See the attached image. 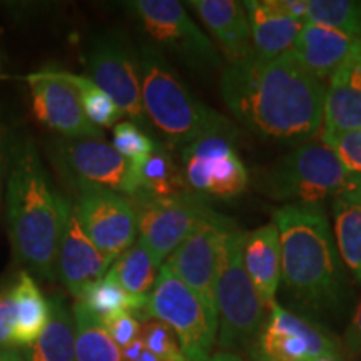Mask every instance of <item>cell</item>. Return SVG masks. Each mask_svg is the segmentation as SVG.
Returning <instances> with one entry per match:
<instances>
[{"instance_id": "1", "label": "cell", "mask_w": 361, "mask_h": 361, "mask_svg": "<svg viewBox=\"0 0 361 361\" xmlns=\"http://www.w3.org/2000/svg\"><path fill=\"white\" fill-rule=\"evenodd\" d=\"M221 96L239 123L268 141L300 146L322 133L326 85L291 51L274 59L255 54L228 64Z\"/></svg>"}, {"instance_id": "2", "label": "cell", "mask_w": 361, "mask_h": 361, "mask_svg": "<svg viewBox=\"0 0 361 361\" xmlns=\"http://www.w3.org/2000/svg\"><path fill=\"white\" fill-rule=\"evenodd\" d=\"M281 241V279L293 300L311 313L345 303L346 278L323 204L291 202L273 213Z\"/></svg>"}, {"instance_id": "3", "label": "cell", "mask_w": 361, "mask_h": 361, "mask_svg": "<svg viewBox=\"0 0 361 361\" xmlns=\"http://www.w3.org/2000/svg\"><path fill=\"white\" fill-rule=\"evenodd\" d=\"M7 168V228L13 258L37 276L54 281L64 196L54 189L30 141L12 147Z\"/></svg>"}, {"instance_id": "4", "label": "cell", "mask_w": 361, "mask_h": 361, "mask_svg": "<svg viewBox=\"0 0 361 361\" xmlns=\"http://www.w3.org/2000/svg\"><path fill=\"white\" fill-rule=\"evenodd\" d=\"M142 106L149 124L173 146L188 147L211 135L233 139L236 129L186 87L164 52L152 44L139 47Z\"/></svg>"}, {"instance_id": "5", "label": "cell", "mask_w": 361, "mask_h": 361, "mask_svg": "<svg viewBox=\"0 0 361 361\" xmlns=\"http://www.w3.org/2000/svg\"><path fill=\"white\" fill-rule=\"evenodd\" d=\"M259 189L271 200L322 204L326 200L361 194V176L346 168L323 141L295 146L259 178Z\"/></svg>"}, {"instance_id": "6", "label": "cell", "mask_w": 361, "mask_h": 361, "mask_svg": "<svg viewBox=\"0 0 361 361\" xmlns=\"http://www.w3.org/2000/svg\"><path fill=\"white\" fill-rule=\"evenodd\" d=\"M247 233L233 223L221 246L216 308H218V348L226 353L247 350L263 326L268 311L261 305L245 266Z\"/></svg>"}, {"instance_id": "7", "label": "cell", "mask_w": 361, "mask_h": 361, "mask_svg": "<svg viewBox=\"0 0 361 361\" xmlns=\"http://www.w3.org/2000/svg\"><path fill=\"white\" fill-rule=\"evenodd\" d=\"M142 316L168 324L188 361L211 358L218 326L211 322L200 298L166 264L161 266L154 286L149 291Z\"/></svg>"}, {"instance_id": "8", "label": "cell", "mask_w": 361, "mask_h": 361, "mask_svg": "<svg viewBox=\"0 0 361 361\" xmlns=\"http://www.w3.org/2000/svg\"><path fill=\"white\" fill-rule=\"evenodd\" d=\"M130 201L137 213V239L159 266L213 211L206 197L191 189L173 196L135 194Z\"/></svg>"}, {"instance_id": "9", "label": "cell", "mask_w": 361, "mask_h": 361, "mask_svg": "<svg viewBox=\"0 0 361 361\" xmlns=\"http://www.w3.org/2000/svg\"><path fill=\"white\" fill-rule=\"evenodd\" d=\"M126 6L156 45L180 59L191 69L209 72L221 67L218 47L189 17L180 2L134 0Z\"/></svg>"}, {"instance_id": "10", "label": "cell", "mask_w": 361, "mask_h": 361, "mask_svg": "<svg viewBox=\"0 0 361 361\" xmlns=\"http://www.w3.org/2000/svg\"><path fill=\"white\" fill-rule=\"evenodd\" d=\"M87 78L109 94L130 123L146 130L149 126L141 94L139 56L117 32L99 34L90 40L84 56Z\"/></svg>"}, {"instance_id": "11", "label": "cell", "mask_w": 361, "mask_h": 361, "mask_svg": "<svg viewBox=\"0 0 361 361\" xmlns=\"http://www.w3.org/2000/svg\"><path fill=\"white\" fill-rule=\"evenodd\" d=\"M234 221L213 209L169 256L166 266L200 298L207 316L218 326L216 281L221 246Z\"/></svg>"}, {"instance_id": "12", "label": "cell", "mask_w": 361, "mask_h": 361, "mask_svg": "<svg viewBox=\"0 0 361 361\" xmlns=\"http://www.w3.org/2000/svg\"><path fill=\"white\" fill-rule=\"evenodd\" d=\"M333 351L338 343L324 329L276 303L246 353L251 361H313Z\"/></svg>"}, {"instance_id": "13", "label": "cell", "mask_w": 361, "mask_h": 361, "mask_svg": "<svg viewBox=\"0 0 361 361\" xmlns=\"http://www.w3.org/2000/svg\"><path fill=\"white\" fill-rule=\"evenodd\" d=\"M183 166L188 188L206 200H231L241 196L250 184L245 162L229 137L211 135L184 147Z\"/></svg>"}, {"instance_id": "14", "label": "cell", "mask_w": 361, "mask_h": 361, "mask_svg": "<svg viewBox=\"0 0 361 361\" xmlns=\"http://www.w3.org/2000/svg\"><path fill=\"white\" fill-rule=\"evenodd\" d=\"M54 156L78 189H107L126 197L135 194L133 164L102 139H64Z\"/></svg>"}, {"instance_id": "15", "label": "cell", "mask_w": 361, "mask_h": 361, "mask_svg": "<svg viewBox=\"0 0 361 361\" xmlns=\"http://www.w3.org/2000/svg\"><path fill=\"white\" fill-rule=\"evenodd\" d=\"M75 213L84 231L112 263L137 241V213L129 197L107 189H78Z\"/></svg>"}, {"instance_id": "16", "label": "cell", "mask_w": 361, "mask_h": 361, "mask_svg": "<svg viewBox=\"0 0 361 361\" xmlns=\"http://www.w3.org/2000/svg\"><path fill=\"white\" fill-rule=\"evenodd\" d=\"M32 96L34 114L49 129L66 139H101L102 129L85 116L78 89L61 71L45 69L27 78Z\"/></svg>"}, {"instance_id": "17", "label": "cell", "mask_w": 361, "mask_h": 361, "mask_svg": "<svg viewBox=\"0 0 361 361\" xmlns=\"http://www.w3.org/2000/svg\"><path fill=\"white\" fill-rule=\"evenodd\" d=\"M112 261L102 255L85 234L75 213L74 202L64 197L61 241L57 252V279L67 288L75 300L90 283L97 281L109 273Z\"/></svg>"}, {"instance_id": "18", "label": "cell", "mask_w": 361, "mask_h": 361, "mask_svg": "<svg viewBox=\"0 0 361 361\" xmlns=\"http://www.w3.org/2000/svg\"><path fill=\"white\" fill-rule=\"evenodd\" d=\"M361 129V39L328 79L323 134Z\"/></svg>"}, {"instance_id": "19", "label": "cell", "mask_w": 361, "mask_h": 361, "mask_svg": "<svg viewBox=\"0 0 361 361\" xmlns=\"http://www.w3.org/2000/svg\"><path fill=\"white\" fill-rule=\"evenodd\" d=\"M188 6L200 16L228 64H238L255 56L245 4L238 0H192Z\"/></svg>"}, {"instance_id": "20", "label": "cell", "mask_w": 361, "mask_h": 361, "mask_svg": "<svg viewBox=\"0 0 361 361\" xmlns=\"http://www.w3.org/2000/svg\"><path fill=\"white\" fill-rule=\"evenodd\" d=\"M245 4L251 27L255 54L261 59H274L290 52L305 22L293 19L283 0H247Z\"/></svg>"}, {"instance_id": "21", "label": "cell", "mask_w": 361, "mask_h": 361, "mask_svg": "<svg viewBox=\"0 0 361 361\" xmlns=\"http://www.w3.org/2000/svg\"><path fill=\"white\" fill-rule=\"evenodd\" d=\"M245 266L261 305L269 313L276 305V293L281 281V241L273 221L247 233Z\"/></svg>"}, {"instance_id": "22", "label": "cell", "mask_w": 361, "mask_h": 361, "mask_svg": "<svg viewBox=\"0 0 361 361\" xmlns=\"http://www.w3.org/2000/svg\"><path fill=\"white\" fill-rule=\"evenodd\" d=\"M356 40L329 27L305 22L291 52L322 82L328 80L353 51Z\"/></svg>"}, {"instance_id": "23", "label": "cell", "mask_w": 361, "mask_h": 361, "mask_svg": "<svg viewBox=\"0 0 361 361\" xmlns=\"http://www.w3.org/2000/svg\"><path fill=\"white\" fill-rule=\"evenodd\" d=\"M12 300L13 314H16L13 348L16 346L29 348L42 335L51 316V305L29 273H22L19 279L12 284Z\"/></svg>"}, {"instance_id": "24", "label": "cell", "mask_w": 361, "mask_h": 361, "mask_svg": "<svg viewBox=\"0 0 361 361\" xmlns=\"http://www.w3.org/2000/svg\"><path fill=\"white\" fill-rule=\"evenodd\" d=\"M51 316L42 335L27 348V361H78L75 360V329L72 311L61 295L49 300Z\"/></svg>"}, {"instance_id": "25", "label": "cell", "mask_w": 361, "mask_h": 361, "mask_svg": "<svg viewBox=\"0 0 361 361\" xmlns=\"http://www.w3.org/2000/svg\"><path fill=\"white\" fill-rule=\"evenodd\" d=\"M133 178L135 194L173 196L189 189L184 174L176 168L173 157L162 146H156L151 154L134 162Z\"/></svg>"}, {"instance_id": "26", "label": "cell", "mask_w": 361, "mask_h": 361, "mask_svg": "<svg viewBox=\"0 0 361 361\" xmlns=\"http://www.w3.org/2000/svg\"><path fill=\"white\" fill-rule=\"evenodd\" d=\"M331 211L340 258L361 283V194L336 197L331 201Z\"/></svg>"}, {"instance_id": "27", "label": "cell", "mask_w": 361, "mask_h": 361, "mask_svg": "<svg viewBox=\"0 0 361 361\" xmlns=\"http://www.w3.org/2000/svg\"><path fill=\"white\" fill-rule=\"evenodd\" d=\"M75 329V360L123 361V351L106 331L104 324L80 301L72 306Z\"/></svg>"}, {"instance_id": "28", "label": "cell", "mask_w": 361, "mask_h": 361, "mask_svg": "<svg viewBox=\"0 0 361 361\" xmlns=\"http://www.w3.org/2000/svg\"><path fill=\"white\" fill-rule=\"evenodd\" d=\"M90 313H92L99 322L104 323L112 316L130 311L135 316H142L146 308V296H134L123 290L119 283L111 276L109 273L97 281L90 283L87 288L79 296V300Z\"/></svg>"}, {"instance_id": "29", "label": "cell", "mask_w": 361, "mask_h": 361, "mask_svg": "<svg viewBox=\"0 0 361 361\" xmlns=\"http://www.w3.org/2000/svg\"><path fill=\"white\" fill-rule=\"evenodd\" d=\"M161 266L141 241H135L128 251L112 263L109 274L129 295L146 296L154 286Z\"/></svg>"}, {"instance_id": "30", "label": "cell", "mask_w": 361, "mask_h": 361, "mask_svg": "<svg viewBox=\"0 0 361 361\" xmlns=\"http://www.w3.org/2000/svg\"><path fill=\"white\" fill-rule=\"evenodd\" d=\"M306 22L329 27L353 39H361V2L308 0Z\"/></svg>"}, {"instance_id": "31", "label": "cell", "mask_w": 361, "mask_h": 361, "mask_svg": "<svg viewBox=\"0 0 361 361\" xmlns=\"http://www.w3.org/2000/svg\"><path fill=\"white\" fill-rule=\"evenodd\" d=\"M61 72L62 75L78 89L85 116H87V119L96 126V128H111V126H116L117 121L124 116L123 111L117 107V104L112 101L109 94L104 92V90L99 87V85L94 84L87 75L72 74V72L66 71Z\"/></svg>"}, {"instance_id": "32", "label": "cell", "mask_w": 361, "mask_h": 361, "mask_svg": "<svg viewBox=\"0 0 361 361\" xmlns=\"http://www.w3.org/2000/svg\"><path fill=\"white\" fill-rule=\"evenodd\" d=\"M112 146L124 159L134 164V162L141 161L151 154L157 144L137 124L130 123V121H124V123H117L114 126Z\"/></svg>"}, {"instance_id": "33", "label": "cell", "mask_w": 361, "mask_h": 361, "mask_svg": "<svg viewBox=\"0 0 361 361\" xmlns=\"http://www.w3.org/2000/svg\"><path fill=\"white\" fill-rule=\"evenodd\" d=\"M139 338L142 340L144 346L161 361H188L184 358L174 331L162 322H157V319L144 322Z\"/></svg>"}, {"instance_id": "34", "label": "cell", "mask_w": 361, "mask_h": 361, "mask_svg": "<svg viewBox=\"0 0 361 361\" xmlns=\"http://www.w3.org/2000/svg\"><path fill=\"white\" fill-rule=\"evenodd\" d=\"M322 141L333 149L351 173L361 176V129L322 135Z\"/></svg>"}, {"instance_id": "35", "label": "cell", "mask_w": 361, "mask_h": 361, "mask_svg": "<svg viewBox=\"0 0 361 361\" xmlns=\"http://www.w3.org/2000/svg\"><path fill=\"white\" fill-rule=\"evenodd\" d=\"M102 324L121 350L129 346L135 340H139V336H141V323H139L137 316L130 313V311H124V313L112 316V318L106 319Z\"/></svg>"}, {"instance_id": "36", "label": "cell", "mask_w": 361, "mask_h": 361, "mask_svg": "<svg viewBox=\"0 0 361 361\" xmlns=\"http://www.w3.org/2000/svg\"><path fill=\"white\" fill-rule=\"evenodd\" d=\"M13 314L12 286L0 290V348H13Z\"/></svg>"}, {"instance_id": "37", "label": "cell", "mask_w": 361, "mask_h": 361, "mask_svg": "<svg viewBox=\"0 0 361 361\" xmlns=\"http://www.w3.org/2000/svg\"><path fill=\"white\" fill-rule=\"evenodd\" d=\"M343 343H345L346 350H348L351 355L361 356V303L358 305V308H356L353 318H351V323L348 324V329H346Z\"/></svg>"}, {"instance_id": "38", "label": "cell", "mask_w": 361, "mask_h": 361, "mask_svg": "<svg viewBox=\"0 0 361 361\" xmlns=\"http://www.w3.org/2000/svg\"><path fill=\"white\" fill-rule=\"evenodd\" d=\"M121 351H123V361H161L144 346L141 338L130 343L129 346H126Z\"/></svg>"}, {"instance_id": "39", "label": "cell", "mask_w": 361, "mask_h": 361, "mask_svg": "<svg viewBox=\"0 0 361 361\" xmlns=\"http://www.w3.org/2000/svg\"><path fill=\"white\" fill-rule=\"evenodd\" d=\"M0 361H27V358L16 348H0Z\"/></svg>"}, {"instance_id": "40", "label": "cell", "mask_w": 361, "mask_h": 361, "mask_svg": "<svg viewBox=\"0 0 361 361\" xmlns=\"http://www.w3.org/2000/svg\"><path fill=\"white\" fill-rule=\"evenodd\" d=\"M207 361H245L243 358H239L238 355L234 353H226V351H218V353L211 355V358Z\"/></svg>"}, {"instance_id": "41", "label": "cell", "mask_w": 361, "mask_h": 361, "mask_svg": "<svg viewBox=\"0 0 361 361\" xmlns=\"http://www.w3.org/2000/svg\"><path fill=\"white\" fill-rule=\"evenodd\" d=\"M313 361H343L340 351H333V353H324L318 358H314Z\"/></svg>"}, {"instance_id": "42", "label": "cell", "mask_w": 361, "mask_h": 361, "mask_svg": "<svg viewBox=\"0 0 361 361\" xmlns=\"http://www.w3.org/2000/svg\"><path fill=\"white\" fill-rule=\"evenodd\" d=\"M2 184H4V156L0 151V201H2Z\"/></svg>"}]
</instances>
